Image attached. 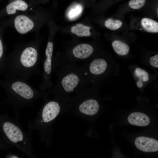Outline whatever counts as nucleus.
<instances>
[{"instance_id": "nucleus-1", "label": "nucleus", "mask_w": 158, "mask_h": 158, "mask_svg": "<svg viewBox=\"0 0 158 158\" xmlns=\"http://www.w3.org/2000/svg\"><path fill=\"white\" fill-rule=\"evenodd\" d=\"M56 77L52 87L49 93H52L56 97L68 95L87 86L89 83L84 76L80 66L75 63H70L52 67Z\"/></svg>"}, {"instance_id": "nucleus-2", "label": "nucleus", "mask_w": 158, "mask_h": 158, "mask_svg": "<svg viewBox=\"0 0 158 158\" xmlns=\"http://www.w3.org/2000/svg\"><path fill=\"white\" fill-rule=\"evenodd\" d=\"M7 62L9 79L27 81L33 75H40L38 53L34 47L25 48L19 54L10 57Z\"/></svg>"}, {"instance_id": "nucleus-3", "label": "nucleus", "mask_w": 158, "mask_h": 158, "mask_svg": "<svg viewBox=\"0 0 158 158\" xmlns=\"http://www.w3.org/2000/svg\"><path fill=\"white\" fill-rule=\"evenodd\" d=\"M8 94V102L18 115L20 109L26 106H34V102L39 98L47 97L48 91L37 90L26 81L18 79H9L6 84Z\"/></svg>"}, {"instance_id": "nucleus-4", "label": "nucleus", "mask_w": 158, "mask_h": 158, "mask_svg": "<svg viewBox=\"0 0 158 158\" xmlns=\"http://www.w3.org/2000/svg\"><path fill=\"white\" fill-rule=\"evenodd\" d=\"M19 119V115L16 114L12 118L6 119L2 124L3 133L10 145L19 149L28 158H36L32 145L31 131L24 130Z\"/></svg>"}, {"instance_id": "nucleus-5", "label": "nucleus", "mask_w": 158, "mask_h": 158, "mask_svg": "<svg viewBox=\"0 0 158 158\" xmlns=\"http://www.w3.org/2000/svg\"><path fill=\"white\" fill-rule=\"evenodd\" d=\"M53 43L49 41L47 44L45 51V57L42 62V71L41 74L42 81L39 87V90L45 91L51 88L53 84L51 80L52 72Z\"/></svg>"}, {"instance_id": "nucleus-6", "label": "nucleus", "mask_w": 158, "mask_h": 158, "mask_svg": "<svg viewBox=\"0 0 158 158\" xmlns=\"http://www.w3.org/2000/svg\"><path fill=\"white\" fill-rule=\"evenodd\" d=\"M135 144L138 149L144 152H155L158 150V142L153 138L139 137L135 139Z\"/></svg>"}, {"instance_id": "nucleus-7", "label": "nucleus", "mask_w": 158, "mask_h": 158, "mask_svg": "<svg viewBox=\"0 0 158 158\" xmlns=\"http://www.w3.org/2000/svg\"><path fill=\"white\" fill-rule=\"evenodd\" d=\"M14 25L17 31L22 34L26 33L31 30L34 26L32 21L24 15L17 16L14 20Z\"/></svg>"}, {"instance_id": "nucleus-8", "label": "nucleus", "mask_w": 158, "mask_h": 158, "mask_svg": "<svg viewBox=\"0 0 158 158\" xmlns=\"http://www.w3.org/2000/svg\"><path fill=\"white\" fill-rule=\"evenodd\" d=\"M99 108L97 101L92 99H87L81 102L79 106L80 111L82 113L93 115L98 111Z\"/></svg>"}, {"instance_id": "nucleus-9", "label": "nucleus", "mask_w": 158, "mask_h": 158, "mask_svg": "<svg viewBox=\"0 0 158 158\" xmlns=\"http://www.w3.org/2000/svg\"><path fill=\"white\" fill-rule=\"evenodd\" d=\"M128 122L131 124L135 126H145L150 123L149 117L145 114L140 112H133L128 118Z\"/></svg>"}, {"instance_id": "nucleus-10", "label": "nucleus", "mask_w": 158, "mask_h": 158, "mask_svg": "<svg viewBox=\"0 0 158 158\" xmlns=\"http://www.w3.org/2000/svg\"><path fill=\"white\" fill-rule=\"evenodd\" d=\"M28 7V5L23 1L16 0L7 6L6 11L8 14H11L15 13L16 10L25 11Z\"/></svg>"}, {"instance_id": "nucleus-11", "label": "nucleus", "mask_w": 158, "mask_h": 158, "mask_svg": "<svg viewBox=\"0 0 158 158\" xmlns=\"http://www.w3.org/2000/svg\"><path fill=\"white\" fill-rule=\"evenodd\" d=\"M141 25L144 30L151 33H157L158 23L155 20L146 18H142L141 20Z\"/></svg>"}, {"instance_id": "nucleus-12", "label": "nucleus", "mask_w": 158, "mask_h": 158, "mask_svg": "<svg viewBox=\"0 0 158 158\" xmlns=\"http://www.w3.org/2000/svg\"><path fill=\"white\" fill-rule=\"evenodd\" d=\"M90 27L81 23H78L71 27V32L79 37H88L90 36Z\"/></svg>"}, {"instance_id": "nucleus-13", "label": "nucleus", "mask_w": 158, "mask_h": 158, "mask_svg": "<svg viewBox=\"0 0 158 158\" xmlns=\"http://www.w3.org/2000/svg\"><path fill=\"white\" fill-rule=\"evenodd\" d=\"M112 45L114 51L119 55H126L129 51V46L126 44L121 41L115 40L113 42Z\"/></svg>"}, {"instance_id": "nucleus-14", "label": "nucleus", "mask_w": 158, "mask_h": 158, "mask_svg": "<svg viewBox=\"0 0 158 158\" xmlns=\"http://www.w3.org/2000/svg\"><path fill=\"white\" fill-rule=\"evenodd\" d=\"M82 7L79 4L73 5L68 10L67 14L68 18L70 20H73L76 18L81 13Z\"/></svg>"}, {"instance_id": "nucleus-15", "label": "nucleus", "mask_w": 158, "mask_h": 158, "mask_svg": "<svg viewBox=\"0 0 158 158\" xmlns=\"http://www.w3.org/2000/svg\"><path fill=\"white\" fill-rule=\"evenodd\" d=\"M136 76L139 78L137 83V85L139 87H141L143 85L142 81L145 82L149 80L148 74L145 70L139 68H137L135 71Z\"/></svg>"}, {"instance_id": "nucleus-16", "label": "nucleus", "mask_w": 158, "mask_h": 158, "mask_svg": "<svg viewBox=\"0 0 158 158\" xmlns=\"http://www.w3.org/2000/svg\"><path fill=\"white\" fill-rule=\"evenodd\" d=\"M105 27L111 30H116L120 28L122 24L120 20L109 18L106 20L105 22Z\"/></svg>"}, {"instance_id": "nucleus-17", "label": "nucleus", "mask_w": 158, "mask_h": 158, "mask_svg": "<svg viewBox=\"0 0 158 158\" xmlns=\"http://www.w3.org/2000/svg\"><path fill=\"white\" fill-rule=\"evenodd\" d=\"M146 0H130L128 5L129 7L134 9H138L142 8L144 5Z\"/></svg>"}, {"instance_id": "nucleus-18", "label": "nucleus", "mask_w": 158, "mask_h": 158, "mask_svg": "<svg viewBox=\"0 0 158 158\" xmlns=\"http://www.w3.org/2000/svg\"><path fill=\"white\" fill-rule=\"evenodd\" d=\"M150 62L152 66L158 68V55L152 57L150 59Z\"/></svg>"}, {"instance_id": "nucleus-19", "label": "nucleus", "mask_w": 158, "mask_h": 158, "mask_svg": "<svg viewBox=\"0 0 158 158\" xmlns=\"http://www.w3.org/2000/svg\"><path fill=\"white\" fill-rule=\"evenodd\" d=\"M3 53V46L2 42L0 39V59L2 57Z\"/></svg>"}, {"instance_id": "nucleus-20", "label": "nucleus", "mask_w": 158, "mask_h": 158, "mask_svg": "<svg viewBox=\"0 0 158 158\" xmlns=\"http://www.w3.org/2000/svg\"><path fill=\"white\" fill-rule=\"evenodd\" d=\"M7 157L10 158H19V157L16 154L10 153L8 155Z\"/></svg>"}]
</instances>
